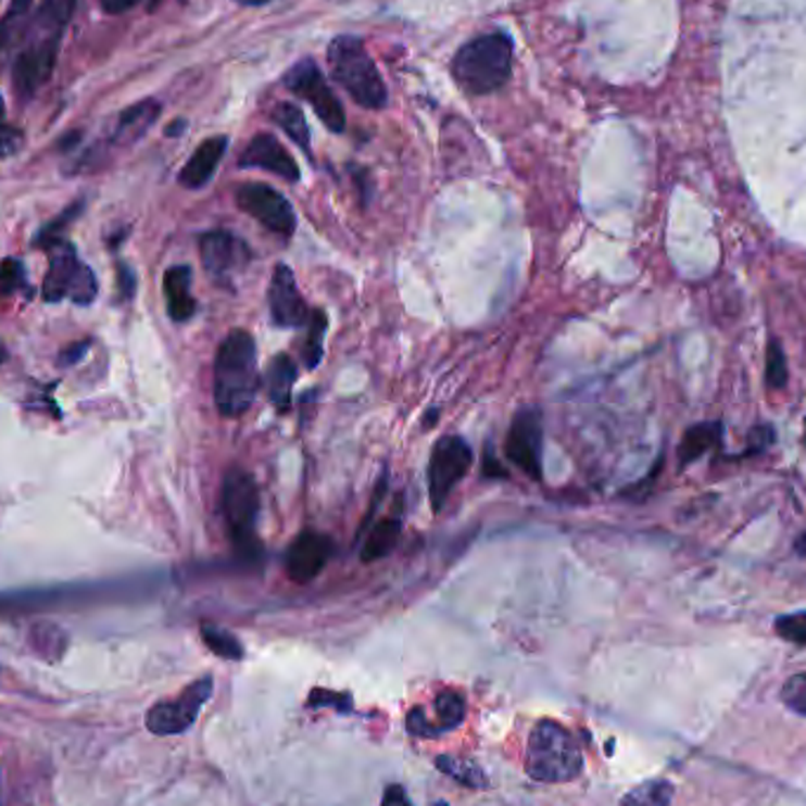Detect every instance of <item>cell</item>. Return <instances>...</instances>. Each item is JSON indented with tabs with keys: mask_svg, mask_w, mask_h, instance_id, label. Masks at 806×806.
Returning <instances> with one entry per match:
<instances>
[{
	"mask_svg": "<svg viewBox=\"0 0 806 806\" xmlns=\"http://www.w3.org/2000/svg\"><path fill=\"white\" fill-rule=\"evenodd\" d=\"M773 429L769 425H757L753 432H750V451L759 453L764 449H769L773 443Z\"/></svg>",
	"mask_w": 806,
	"mask_h": 806,
	"instance_id": "obj_37",
	"label": "cell"
},
{
	"mask_svg": "<svg viewBox=\"0 0 806 806\" xmlns=\"http://www.w3.org/2000/svg\"><path fill=\"white\" fill-rule=\"evenodd\" d=\"M465 696L463 693H455V691H443L439 693L437 698V729L439 733H446V731H453L463 725L465 719Z\"/></svg>",
	"mask_w": 806,
	"mask_h": 806,
	"instance_id": "obj_29",
	"label": "cell"
},
{
	"mask_svg": "<svg viewBox=\"0 0 806 806\" xmlns=\"http://www.w3.org/2000/svg\"><path fill=\"white\" fill-rule=\"evenodd\" d=\"M328 330V314L324 310H312L307 322V342H304V366L318 368L324 358V338Z\"/></svg>",
	"mask_w": 806,
	"mask_h": 806,
	"instance_id": "obj_26",
	"label": "cell"
},
{
	"mask_svg": "<svg viewBox=\"0 0 806 806\" xmlns=\"http://www.w3.org/2000/svg\"><path fill=\"white\" fill-rule=\"evenodd\" d=\"M191 267L189 264H175L163 276L165 302H168V314L173 322L185 324L197 314V300L191 295Z\"/></svg>",
	"mask_w": 806,
	"mask_h": 806,
	"instance_id": "obj_18",
	"label": "cell"
},
{
	"mask_svg": "<svg viewBox=\"0 0 806 806\" xmlns=\"http://www.w3.org/2000/svg\"><path fill=\"white\" fill-rule=\"evenodd\" d=\"M135 286H137V279H135V272L128 267V264H118V290H121V298L123 300H130L135 295Z\"/></svg>",
	"mask_w": 806,
	"mask_h": 806,
	"instance_id": "obj_38",
	"label": "cell"
},
{
	"mask_svg": "<svg viewBox=\"0 0 806 806\" xmlns=\"http://www.w3.org/2000/svg\"><path fill=\"white\" fill-rule=\"evenodd\" d=\"M272 121L279 125V128L293 140L304 154L312 156V135H310V125L307 118H304L302 109L290 104V102H279L272 109Z\"/></svg>",
	"mask_w": 806,
	"mask_h": 806,
	"instance_id": "obj_23",
	"label": "cell"
},
{
	"mask_svg": "<svg viewBox=\"0 0 806 806\" xmlns=\"http://www.w3.org/2000/svg\"><path fill=\"white\" fill-rule=\"evenodd\" d=\"M776 632L792 644H806V610L781 616L776 620Z\"/></svg>",
	"mask_w": 806,
	"mask_h": 806,
	"instance_id": "obj_33",
	"label": "cell"
},
{
	"mask_svg": "<svg viewBox=\"0 0 806 806\" xmlns=\"http://www.w3.org/2000/svg\"><path fill=\"white\" fill-rule=\"evenodd\" d=\"M269 314L272 322L279 328H300L307 326L310 322V307L304 302L295 274L288 264H279L276 267L272 284H269Z\"/></svg>",
	"mask_w": 806,
	"mask_h": 806,
	"instance_id": "obj_14",
	"label": "cell"
},
{
	"mask_svg": "<svg viewBox=\"0 0 806 806\" xmlns=\"http://www.w3.org/2000/svg\"><path fill=\"white\" fill-rule=\"evenodd\" d=\"M24 286H26L24 264L15 257H5L0 262V295L3 298L15 295Z\"/></svg>",
	"mask_w": 806,
	"mask_h": 806,
	"instance_id": "obj_30",
	"label": "cell"
},
{
	"mask_svg": "<svg viewBox=\"0 0 806 806\" xmlns=\"http://www.w3.org/2000/svg\"><path fill=\"white\" fill-rule=\"evenodd\" d=\"M332 557V540L316 531H302L286 552V574L288 578L304 585L324 571V566Z\"/></svg>",
	"mask_w": 806,
	"mask_h": 806,
	"instance_id": "obj_15",
	"label": "cell"
},
{
	"mask_svg": "<svg viewBox=\"0 0 806 806\" xmlns=\"http://www.w3.org/2000/svg\"><path fill=\"white\" fill-rule=\"evenodd\" d=\"M582 771V753L559 721L540 719L526 747V773L538 783H568Z\"/></svg>",
	"mask_w": 806,
	"mask_h": 806,
	"instance_id": "obj_5",
	"label": "cell"
},
{
	"mask_svg": "<svg viewBox=\"0 0 806 806\" xmlns=\"http://www.w3.org/2000/svg\"><path fill=\"white\" fill-rule=\"evenodd\" d=\"M328 68L338 86L364 109H385L389 102L387 86L368 54L366 46L356 36H338L328 46Z\"/></svg>",
	"mask_w": 806,
	"mask_h": 806,
	"instance_id": "obj_4",
	"label": "cell"
},
{
	"mask_svg": "<svg viewBox=\"0 0 806 806\" xmlns=\"http://www.w3.org/2000/svg\"><path fill=\"white\" fill-rule=\"evenodd\" d=\"M675 795L672 783L667 781H646L642 785H637L630 790L628 795L622 797L620 806H670Z\"/></svg>",
	"mask_w": 806,
	"mask_h": 806,
	"instance_id": "obj_28",
	"label": "cell"
},
{
	"mask_svg": "<svg viewBox=\"0 0 806 806\" xmlns=\"http://www.w3.org/2000/svg\"><path fill=\"white\" fill-rule=\"evenodd\" d=\"M182 128H185V121H177V123H173V125H171V128H168V130H165V135L175 137V135H179V133H182Z\"/></svg>",
	"mask_w": 806,
	"mask_h": 806,
	"instance_id": "obj_44",
	"label": "cell"
},
{
	"mask_svg": "<svg viewBox=\"0 0 806 806\" xmlns=\"http://www.w3.org/2000/svg\"><path fill=\"white\" fill-rule=\"evenodd\" d=\"M3 114H5V102H3V97H0V121H3Z\"/></svg>",
	"mask_w": 806,
	"mask_h": 806,
	"instance_id": "obj_47",
	"label": "cell"
},
{
	"mask_svg": "<svg viewBox=\"0 0 806 806\" xmlns=\"http://www.w3.org/2000/svg\"><path fill=\"white\" fill-rule=\"evenodd\" d=\"M406 729L413 735H423V739H437L439 735L437 725L435 721H429V717L425 715V710H420V707H413V710L408 713Z\"/></svg>",
	"mask_w": 806,
	"mask_h": 806,
	"instance_id": "obj_36",
	"label": "cell"
},
{
	"mask_svg": "<svg viewBox=\"0 0 806 806\" xmlns=\"http://www.w3.org/2000/svg\"><path fill=\"white\" fill-rule=\"evenodd\" d=\"M34 0H12L5 17L0 20V66L17 54L32 32Z\"/></svg>",
	"mask_w": 806,
	"mask_h": 806,
	"instance_id": "obj_19",
	"label": "cell"
},
{
	"mask_svg": "<svg viewBox=\"0 0 806 806\" xmlns=\"http://www.w3.org/2000/svg\"><path fill=\"white\" fill-rule=\"evenodd\" d=\"M401 528H403V521L399 517H389V519H382V521L375 524L370 528L364 547H361V562L370 564V562H378V559L387 557V554L392 552L399 543Z\"/></svg>",
	"mask_w": 806,
	"mask_h": 806,
	"instance_id": "obj_22",
	"label": "cell"
},
{
	"mask_svg": "<svg viewBox=\"0 0 806 806\" xmlns=\"http://www.w3.org/2000/svg\"><path fill=\"white\" fill-rule=\"evenodd\" d=\"M199 250L205 272L211 274V279L219 284L231 279L250 257L245 243L225 229L205 231L199 239Z\"/></svg>",
	"mask_w": 806,
	"mask_h": 806,
	"instance_id": "obj_13",
	"label": "cell"
},
{
	"mask_svg": "<svg viewBox=\"0 0 806 806\" xmlns=\"http://www.w3.org/2000/svg\"><path fill=\"white\" fill-rule=\"evenodd\" d=\"M236 3H241V5H264V3H269V0H236Z\"/></svg>",
	"mask_w": 806,
	"mask_h": 806,
	"instance_id": "obj_45",
	"label": "cell"
},
{
	"mask_svg": "<svg viewBox=\"0 0 806 806\" xmlns=\"http://www.w3.org/2000/svg\"><path fill=\"white\" fill-rule=\"evenodd\" d=\"M795 552L799 554V557H806V531L797 538V543H795Z\"/></svg>",
	"mask_w": 806,
	"mask_h": 806,
	"instance_id": "obj_43",
	"label": "cell"
},
{
	"mask_svg": "<svg viewBox=\"0 0 806 806\" xmlns=\"http://www.w3.org/2000/svg\"><path fill=\"white\" fill-rule=\"evenodd\" d=\"M22 147H24V133L15 128V125H8L0 121V159L15 156Z\"/></svg>",
	"mask_w": 806,
	"mask_h": 806,
	"instance_id": "obj_35",
	"label": "cell"
},
{
	"mask_svg": "<svg viewBox=\"0 0 806 806\" xmlns=\"http://www.w3.org/2000/svg\"><path fill=\"white\" fill-rule=\"evenodd\" d=\"M86 352H88V342H76V344H72V347H68V350H64L60 354L62 366H74V364H78V361L83 356H86Z\"/></svg>",
	"mask_w": 806,
	"mask_h": 806,
	"instance_id": "obj_41",
	"label": "cell"
},
{
	"mask_svg": "<svg viewBox=\"0 0 806 806\" xmlns=\"http://www.w3.org/2000/svg\"><path fill=\"white\" fill-rule=\"evenodd\" d=\"M307 705L312 707H332L340 715H347L352 710V696L350 693H336V691H324V689H314L307 698Z\"/></svg>",
	"mask_w": 806,
	"mask_h": 806,
	"instance_id": "obj_34",
	"label": "cell"
},
{
	"mask_svg": "<svg viewBox=\"0 0 806 806\" xmlns=\"http://www.w3.org/2000/svg\"><path fill=\"white\" fill-rule=\"evenodd\" d=\"M380 806H413L406 790H403L401 785H389L385 790V797H382V804Z\"/></svg>",
	"mask_w": 806,
	"mask_h": 806,
	"instance_id": "obj_40",
	"label": "cell"
},
{
	"mask_svg": "<svg viewBox=\"0 0 806 806\" xmlns=\"http://www.w3.org/2000/svg\"><path fill=\"white\" fill-rule=\"evenodd\" d=\"M140 3L142 0H102V8L109 12V15H123V12H128Z\"/></svg>",
	"mask_w": 806,
	"mask_h": 806,
	"instance_id": "obj_42",
	"label": "cell"
},
{
	"mask_svg": "<svg viewBox=\"0 0 806 806\" xmlns=\"http://www.w3.org/2000/svg\"><path fill=\"white\" fill-rule=\"evenodd\" d=\"M239 165L241 168H260L274 173L288 179V182H298L300 179V168L295 159L290 156L286 147L269 133H260L248 142L239 159Z\"/></svg>",
	"mask_w": 806,
	"mask_h": 806,
	"instance_id": "obj_16",
	"label": "cell"
},
{
	"mask_svg": "<svg viewBox=\"0 0 806 806\" xmlns=\"http://www.w3.org/2000/svg\"><path fill=\"white\" fill-rule=\"evenodd\" d=\"M46 302H62L72 298L76 304H90L97 298V279L76 255V248L60 241L50 248V264L43 281Z\"/></svg>",
	"mask_w": 806,
	"mask_h": 806,
	"instance_id": "obj_7",
	"label": "cell"
},
{
	"mask_svg": "<svg viewBox=\"0 0 806 806\" xmlns=\"http://www.w3.org/2000/svg\"><path fill=\"white\" fill-rule=\"evenodd\" d=\"M236 203L243 213L255 217L262 227L279 236H293L295 211L281 191L262 182H245L236 189Z\"/></svg>",
	"mask_w": 806,
	"mask_h": 806,
	"instance_id": "obj_12",
	"label": "cell"
},
{
	"mask_svg": "<svg viewBox=\"0 0 806 806\" xmlns=\"http://www.w3.org/2000/svg\"><path fill=\"white\" fill-rule=\"evenodd\" d=\"M213 696V677H201L189 684L179 698L156 703L147 713V729L154 735L185 733L197 721L201 707Z\"/></svg>",
	"mask_w": 806,
	"mask_h": 806,
	"instance_id": "obj_10",
	"label": "cell"
},
{
	"mask_svg": "<svg viewBox=\"0 0 806 806\" xmlns=\"http://www.w3.org/2000/svg\"><path fill=\"white\" fill-rule=\"evenodd\" d=\"M481 471H483L486 479H498V477L505 479L507 477V471L503 469V465L498 463V457L493 455L491 446L486 449V453H483V467H481Z\"/></svg>",
	"mask_w": 806,
	"mask_h": 806,
	"instance_id": "obj_39",
	"label": "cell"
},
{
	"mask_svg": "<svg viewBox=\"0 0 806 806\" xmlns=\"http://www.w3.org/2000/svg\"><path fill=\"white\" fill-rule=\"evenodd\" d=\"M719 423H701L691 427L682 439V446H679V461H682V465L698 461L705 451H710L719 439Z\"/></svg>",
	"mask_w": 806,
	"mask_h": 806,
	"instance_id": "obj_24",
	"label": "cell"
},
{
	"mask_svg": "<svg viewBox=\"0 0 806 806\" xmlns=\"http://www.w3.org/2000/svg\"><path fill=\"white\" fill-rule=\"evenodd\" d=\"M215 406L222 418H241L260 392L257 347L248 330H231L215 356Z\"/></svg>",
	"mask_w": 806,
	"mask_h": 806,
	"instance_id": "obj_2",
	"label": "cell"
},
{
	"mask_svg": "<svg viewBox=\"0 0 806 806\" xmlns=\"http://www.w3.org/2000/svg\"><path fill=\"white\" fill-rule=\"evenodd\" d=\"M471 463H475V453L463 437H443L437 441L427 469L429 503L437 514L446 505L455 486L465 479Z\"/></svg>",
	"mask_w": 806,
	"mask_h": 806,
	"instance_id": "obj_8",
	"label": "cell"
},
{
	"mask_svg": "<svg viewBox=\"0 0 806 806\" xmlns=\"http://www.w3.org/2000/svg\"><path fill=\"white\" fill-rule=\"evenodd\" d=\"M437 769L443 771L446 776H451L453 781H457L465 788H471V790H479V788L489 785V781H486V776L477 767V764H471V761L461 759V757L441 755V757H437Z\"/></svg>",
	"mask_w": 806,
	"mask_h": 806,
	"instance_id": "obj_25",
	"label": "cell"
},
{
	"mask_svg": "<svg viewBox=\"0 0 806 806\" xmlns=\"http://www.w3.org/2000/svg\"><path fill=\"white\" fill-rule=\"evenodd\" d=\"M298 380V366L293 356L288 354H276L267 373H264V385H267V394L269 401L274 403V408L279 413L290 411V401H293V385Z\"/></svg>",
	"mask_w": 806,
	"mask_h": 806,
	"instance_id": "obj_20",
	"label": "cell"
},
{
	"mask_svg": "<svg viewBox=\"0 0 806 806\" xmlns=\"http://www.w3.org/2000/svg\"><path fill=\"white\" fill-rule=\"evenodd\" d=\"M5 361H8V347L3 340H0V364H5Z\"/></svg>",
	"mask_w": 806,
	"mask_h": 806,
	"instance_id": "obj_46",
	"label": "cell"
},
{
	"mask_svg": "<svg viewBox=\"0 0 806 806\" xmlns=\"http://www.w3.org/2000/svg\"><path fill=\"white\" fill-rule=\"evenodd\" d=\"M781 698L792 713L806 717V672L788 679V682L783 684Z\"/></svg>",
	"mask_w": 806,
	"mask_h": 806,
	"instance_id": "obj_32",
	"label": "cell"
},
{
	"mask_svg": "<svg viewBox=\"0 0 806 806\" xmlns=\"http://www.w3.org/2000/svg\"><path fill=\"white\" fill-rule=\"evenodd\" d=\"M222 512L229 526L234 547L241 557L257 559L260 543L255 536L260 517V491L255 479L241 467H231L222 483Z\"/></svg>",
	"mask_w": 806,
	"mask_h": 806,
	"instance_id": "obj_6",
	"label": "cell"
},
{
	"mask_svg": "<svg viewBox=\"0 0 806 806\" xmlns=\"http://www.w3.org/2000/svg\"><path fill=\"white\" fill-rule=\"evenodd\" d=\"M201 637L205 646L211 648L215 656L225 658V660H241L243 658V644L239 642V637L217 628V625H211V622H203L201 625Z\"/></svg>",
	"mask_w": 806,
	"mask_h": 806,
	"instance_id": "obj_27",
	"label": "cell"
},
{
	"mask_svg": "<svg viewBox=\"0 0 806 806\" xmlns=\"http://www.w3.org/2000/svg\"><path fill=\"white\" fill-rule=\"evenodd\" d=\"M227 144H229L227 137H222V135L201 142L199 149L193 151L191 159L187 161L182 173H179V185L187 189H201L211 182L217 165L222 163V159H225Z\"/></svg>",
	"mask_w": 806,
	"mask_h": 806,
	"instance_id": "obj_17",
	"label": "cell"
},
{
	"mask_svg": "<svg viewBox=\"0 0 806 806\" xmlns=\"http://www.w3.org/2000/svg\"><path fill=\"white\" fill-rule=\"evenodd\" d=\"M767 382L773 389H781L788 382L785 354H783V347L776 340L769 342V350H767Z\"/></svg>",
	"mask_w": 806,
	"mask_h": 806,
	"instance_id": "obj_31",
	"label": "cell"
},
{
	"mask_svg": "<svg viewBox=\"0 0 806 806\" xmlns=\"http://www.w3.org/2000/svg\"><path fill=\"white\" fill-rule=\"evenodd\" d=\"M159 114H161V104L156 100H142V102L128 106L118 118L114 142L128 144V142L140 140L151 125H154Z\"/></svg>",
	"mask_w": 806,
	"mask_h": 806,
	"instance_id": "obj_21",
	"label": "cell"
},
{
	"mask_svg": "<svg viewBox=\"0 0 806 806\" xmlns=\"http://www.w3.org/2000/svg\"><path fill=\"white\" fill-rule=\"evenodd\" d=\"M514 43L507 34H483L455 52L451 74L467 95H491L512 78Z\"/></svg>",
	"mask_w": 806,
	"mask_h": 806,
	"instance_id": "obj_3",
	"label": "cell"
},
{
	"mask_svg": "<svg viewBox=\"0 0 806 806\" xmlns=\"http://www.w3.org/2000/svg\"><path fill=\"white\" fill-rule=\"evenodd\" d=\"M286 86L300 95L302 100H307L312 109L316 111V116L322 118V123L330 133H342L347 118H344V109L340 100L332 90L328 88V83L324 80V74L318 72V66L314 60H300L295 66H290L286 76H284Z\"/></svg>",
	"mask_w": 806,
	"mask_h": 806,
	"instance_id": "obj_9",
	"label": "cell"
},
{
	"mask_svg": "<svg viewBox=\"0 0 806 806\" xmlns=\"http://www.w3.org/2000/svg\"><path fill=\"white\" fill-rule=\"evenodd\" d=\"M74 5L76 0H43L38 5L32 32L17 52L15 78H12L22 100H29L50 80L54 64H58L60 38Z\"/></svg>",
	"mask_w": 806,
	"mask_h": 806,
	"instance_id": "obj_1",
	"label": "cell"
},
{
	"mask_svg": "<svg viewBox=\"0 0 806 806\" xmlns=\"http://www.w3.org/2000/svg\"><path fill=\"white\" fill-rule=\"evenodd\" d=\"M505 455L531 481L543 479V415L538 408H526L514 415L505 441Z\"/></svg>",
	"mask_w": 806,
	"mask_h": 806,
	"instance_id": "obj_11",
	"label": "cell"
}]
</instances>
